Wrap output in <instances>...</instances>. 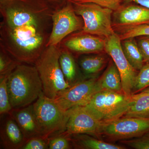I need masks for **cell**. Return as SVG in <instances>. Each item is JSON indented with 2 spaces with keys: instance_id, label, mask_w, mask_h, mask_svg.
Listing matches in <instances>:
<instances>
[{
  "instance_id": "1",
  "label": "cell",
  "mask_w": 149,
  "mask_h": 149,
  "mask_svg": "<svg viewBox=\"0 0 149 149\" xmlns=\"http://www.w3.org/2000/svg\"><path fill=\"white\" fill-rule=\"evenodd\" d=\"M7 85L13 109L28 106L44 95L35 66L18 65L8 75Z\"/></svg>"
},
{
  "instance_id": "2",
  "label": "cell",
  "mask_w": 149,
  "mask_h": 149,
  "mask_svg": "<svg viewBox=\"0 0 149 149\" xmlns=\"http://www.w3.org/2000/svg\"><path fill=\"white\" fill-rule=\"evenodd\" d=\"M47 47L35 61V66L42 84L44 95L54 100L71 85L65 80L60 65L61 50L56 46Z\"/></svg>"
},
{
  "instance_id": "3",
  "label": "cell",
  "mask_w": 149,
  "mask_h": 149,
  "mask_svg": "<svg viewBox=\"0 0 149 149\" xmlns=\"http://www.w3.org/2000/svg\"><path fill=\"white\" fill-rule=\"evenodd\" d=\"M132 102V95L127 96L123 93L103 90L95 94L83 106L104 123L124 116Z\"/></svg>"
},
{
  "instance_id": "4",
  "label": "cell",
  "mask_w": 149,
  "mask_h": 149,
  "mask_svg": "<svg viewBox=\"0 0 149 149\" xmlns=\"http://www.w3.org/2000/svg\"><path fill=\"white\" fill-rule=\"evenodd\" d=\"M41 135L49 139L64 133L69 119V112L61 108L53 99L45 95L33 104Z\"/></svg>"
},
{
  "instance_id": "5",
  "label": "cell",
  "mask_w": 149,
  "mask_h": 149,
  "mask_svg": "<svg viewBox=\"0 0 149 149\" xmlns=\"http://www.w3.org/2000/svg\"><path fill=\"white\" fill-rule=\"evenodd\" d=\"M77 15L83 19V32L105 38L115 32L112 24L113 11L93 3H71Z\"/></svg>"
},
{
  "instance_id": "6",
  "label": "cell",
  "mask_w": 149,
  "mask_h": 149,
  "mask_svg": "<svg viewBox=\"0 0 149 149\" xmlns=\"http://www.w3.org/2000/svg\"><path fill=\"white\" fill-rule=\"evenodd\" d=\"M148 132L149 118L123 116L103 123L101 137L114 142L138 138Z\"/></svg>"
},
{
  "instance_id": "7",
  "label": "cell",
  "mask_w": 149,
  "mask_h": 149,
  "mask_svg": "<svg viewBox=\"0 0 149 149\" xmlns=\"http://www.w3.org/2000/svg\"><path fill=\"white\" fill-rule=\"evenodd\" d=\"M104 50L111 57L119 71L123 93L132 95L138 73L123 53L119 35L115 33L105 38Z\"/></svg>"
},
{
  "instance_id": "8",
  "label": "cell",
  "mask_w": 149,
  "mask_h": 149,
  "mask_svg": "<svg viewBox=\"0 0 149 149\" xmlns=\"http://www.w3.org/2000/svg\"><path fill=\"white\" fill-rule=\"evenodd\" d=\"M98 79L93 77L77 81L59 93L54 101L65 111L76 106H83L95 94L102 91Z\"/></svg>"
},
{
  "instance_id": "9",
  "label": "cell",
  "mask_w": 149,
  "mask_h": 149,
  "mask_svg": "<svg viewBox=\"0 0 149 149\" xmlns=\"http://www.w3.org/2000/svg\"><path fill=\"white\" fill-rule=\"evenodd\" d=\"M69 116L66 129L61 133L66 136L87 134L101 139L103 123L89 113L84 106H76L68 110Z\"/></svg>"
},
{
  "instance_id": "10",
  "label": "cell",
  "mask_w": 149,
  "mask_h": 149,
  "mask_svg": "<svg viewBox=\"0 0 149 149\" xmlns=\"http://www.w3.org/2000/svg\"><path fill=\"white\" fill-rule=\"evenodd\" d=\"M52 19V30L46 47L57 46L67 35L83 28L81 19L70 4L54 14Z\"/></svg>"
},
{
  "instance_id": "11",
  "label": "cell",
  "mask_w": 149,
  "mask_h": 149,
  "mask_svg": "<svg viewBox=\"0 0 149 149\" xmlns=\"http://www.w3.org/2000/svg\"><path fill=\"white\" fill-rule=\"evenodd\" d=\"M113 17V26L116 29L149 24V8L138 4L121 6Z\"/></svg>"
},
{
  "instance_id": "12",
  "label": "cell",
  "mask_w": 149,
  "mask_h": 149,
  "mask_svg": "<svg viewBox=\"0 0 149 149\" xmlns=\"http://www.w3.org/2000/svg\"><path fill=\"white\" fill-rule=\"evenodd\" d=\"M8 114L16 121L27 141L34 137L42 136L33 104L21 108L13 109Z\"/></svg>"
},
{
  "instance_id": "13",
  "label": "cell",
  "mask_w": 149,
  "mask_h": 149,
  "mask_svg": "<svg viewBox=\"0 0 149 149\" xmlns=\"http://www.w3.org/2000/svg\"><path fill=\"white\" fill-rule=\"evenodd\" d=\"M0 138L1 145L6 149H22L27 141L16 121L10 115L1 125Z\"/></svg>"
},
{
  "instance_id": "14",
  "label": "cell",
  "mask_w": 149,
  "mask_h": 149,
  "mask_svg": "<svg viewBox=\"0 0 149 149\" xmlns=\"http://www.w3.org/2000/svg\"><path fill=\"white\" fill-rule=\"evenodd\" d=\"M84 34L70 38L65 46L70 50L81 54L96 53L104 50L105 40L98 36Z\"/></svg>"
},
{
  "instance_id": "15",
  "label": "cell",
  "mask_w": 149,
  "mask_h": 149,
  "mask_svg": "<svg viewBox=\"0 0 149 149\" xmlns=\"http://www.w3.org/2000/svg\"><path fill=\"white\" fill-rule=\"evenodd\" d=\"M75 148L82 149H124L120 145L108 143L87 134H76L68 136Z\"/></svg>"
},
{
  "instance_id": "16",
  "label": "cell",
  "mask_w": 149,
  "mask_h": 149,
  "mask_svg": "<svg viewBox=\"0 0 149 149\" xmlns=\"http://www.w3.org/2000/svg\"><path fill=\"white\" fill-rule=\"evenodd\" d=\"M102 91L123 93L120 73L114 62H111L103 74L98 79Z\"/></svg>"
},
{
  "instance_id": "17",
  "label": "cell",
  "mask_w": 149,
  "mask_h": 149,
  "mask_svg": "<svg viewBox=\"0 0 149 149\" xmlns=\"http://www.w3.org/2000/svg\"><path fill=\"white\" fill-rule=\"evenodd\" d=\"M132 104L123 116L148 118L149 94L141 92L132 95Z\"/></svg>"
},
{
  "instance_id": "18",
  "label": "cell",
  "mask_w": 149,
  "mask_h": 149,
  "mask_svg": "<svg viewBox=\"0 0 149 149\" xmlns=\"http://www.w3.org/2000/svg\"><path fill=\"white\" fill-rule=\"evenodd\" d=\"M6 19L11 29L24 25H32L37 27L36 17L28 11L22 9L10 8L6 12Z\"/></svg>"
},
{
  "instance_id": "19",
  "label": "cell",
  "mask_w": 149,
  "mask_h": 149,
  "mask_svg": "<svg viewBox=\"0 0 149 149\" xmlns=\"http://www.w3.org/2000/svg\"><path fill=\"white\" fill-rule=\"evenodd\" d=\"M121 46L123 53L130 65L137 71L140 70L145 62L138 43L134 38L122 40Z\"/></svg>"
},
{
  "instance_id": "20",
  "label": "cell",
  "mask_w": 149,
  "mask_h": 149,
  "mask_svg": "<svg viewBox=\"0 0 149 149\" xmlns=\"http://www.w3.org/2000/svg\"><path fill=\"white\" fill-rule=\"evenodd\" d=\"M59 63L67 82L70 85L76 83V68L75 61L72 54L68 50L63 49L61 51Z\"/></svg>"
},
{
  "instance_id": "21",
  "label": "cell",
  "mask_w": 149,
  "mask_h": 149,
  "mask_svg": "<svg viewBox=\"0 0 149 149\" xmlns=\"http://www.w3.org/2000/svg\"><path fill=\"white\" fill-rule=\"evenodd\" d=\"M106 62L103 56L95 55L85 56L81 59L80 65L85 74H95L101 70Z\"/></svg>"
},
{
  "instance_id": "22",
  "label": "cell",
  "mask_w": 149,
  "mask_h": 149,
  "mask_svg": "<svg viewBox=\"0 0 149 149\" xmlns=\"http://www.w3.org/2000/svg\"><path fill=\"white\" fill-rule=\"evenodd\" d=\"M8 76H0V114H9L13 109L10 101L7 80Z\"/></svg>"
},
{
  "instance_id": "23",
  "label": "cell",
  "mask_w": 149,
  "mask_h": 149,
  "mask_svg": "<svg viewBox=\"0 0 149 149\" xmlns=\"http://www.w3.org/2000/svg\"><path fill=\"white\" fill-rule=\"evenodd\" d=\"M117 29L122 31L119 35L121 41L128 38L149 36V24H141Z\"/></svg>"
},
{
  "instance_id": "24",
  "label": "cell",
  "mask_w": 149,
  "mask_h": 149,
  "mask_svg": "<svg viewBox=\"0 0 149 149\" xmlns=\"http://www.w3.org/2000/svg\"><path fill=\"white\" fill-rule=\"evenodd\" d=\"M149 87V63H145L136 76L133 94L139 93Z\"/></svg>"
},
{
  "instance_id": "25",
  "label": "cell",
  "mask_w": 149,
  "mask_h": 149,
  "mask_svg": "<svg viewBox=\"0 0 149 149\" xmlns=\"http://www.w3.org/2000/svg\"><path fill=\"white\" fill-rule=\"evenodd\" d=\"M36 27L34 25H24L11 29V37L19 40H27L37 35Z\"/></svg>"
},
{
  "instance_id": "26",
  "label": "cell",
  "mask_w": 149,
  "mask_h": 149,
  "mask_svg": "<svg viewBox=\"0 0 149 149\" xmlns=\"http://www.w3.org/2000/svg\"><path fill=\"white\" fill-rule=\"evenodd\" d=\"M122 144L136 149H149V132L143 136L120 141Z\"/></svg>"
},
{
  "instance_id": "27",
  "label": "cell",
  "mask_w": 149,
  "mask_h": 149,
  "mask_svg": "<svg viewBox=\"0 0 149 149\" xmlns=\"http://www.w3.org/2000/svg\"><path fill=\"white\" fill-rule=\"evenodd\" d=\"M49 139L48 149H69L71 148L70 142L68 136L61 134Z\"/></svg>"
},
{
  "instance_id": "28",
  "label": "cell",
  "mask_w": 149,
  "mask_h": 149,
  "mask_svg": "<svg viewBox=\"0 0 149 149\" xmlns=\"http://www.w3.org/2000/svg\"><path fill=\"white\" fill-rule=\"evenodd\" d=\"M71 3H93L115 11L121 7L123 0H69Z\"/></svg>"
},
{
  "instance_id": "29",
  "label": "cell",
  "mask_w": 149,
  "mask_h": 149,
  "mask_svg": "<svg viewBox=\"0 0 149 149\" xmlns=\"http://www.w3.org/2000/svg\"><path fill=\"white\" fill-rule=\"evenodd\" d=\"M49 140L42 136L34 137L27 140L22 149H48Z\"/></svg>"
},
{
  "instance_id": "30",
  "label": "cell",
  "mask_w": 149,
  "mask_h": 149,
  "mask_svg": "<svg viewBox=\"0 0 149 149\" xmlns=\"http://www.w3.org/2000/svg\"><path fill=\"white\" fill-rule=\"evenodd\" d=\"M19 64L1 54L0 56V74L1 76H8Z\"/></svg>"
},
{
  "instance_id": "31",
  "label": "cell",
  "mask_w": 149,
  "mask_h": 149,
  "mask_svg": "<svg viewBox=\"0 0 149 149\" xmlns=\"http://www.w3.org/2000/svg\"><path fill=\"white\" fill-rule=\"evenodd\" d=\"M138 45L145 63H149V36H141Z\"/></svg>"
},
{
  "instance_id": "32",
  "label": "cell",
  "mask_w": 149,
  "mask_h": 149,
  "mask_svg": "<svg viewBox=\"0 0 149 149\" xmlns=\"http://www.w3.org/2000/svg\"><path fill=\"white\" fill-rule=\"evenodd\" d=\"M123 2L126 4L135 3L149 8V0H123Z\"/></svg>"
},
{
  "instance_id": "33",
  "label": "cell",
  "mask_w": 149,
  "mask_h": 149,
  "mask_svg": "<svg viewBox=\"0 0 149 149\" xmlns=\"http://www.w3.org/2000/svg\"><path fill=\"white\" fill-rule=\"evenodd\" d=\"M141 92L148 93V94L149 95V87H148V88H146V89H144V90L141 91Z\"/></svg>"
},
{
  "instance_id": "34",
  "label": "cell",
  "mask_w": 149,
  "mask_h": 149,
  "mask_svg": "<svg viewBox=\"0 0 149 149\" xmlns=\"http://www.w3.org/2000/svg\"><path fill=\"white\" fill-rule=\"evenodd\" d=\"M1 1H12V0H1Z\"/></svg>"
}]
</instances>
